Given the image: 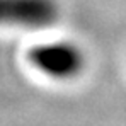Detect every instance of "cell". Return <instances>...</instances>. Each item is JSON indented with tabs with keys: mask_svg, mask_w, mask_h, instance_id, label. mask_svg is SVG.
<instances>
[{
	"mask_svg": "<svg viewBox=\"0 0 126 126\" xmlns=\"http://www.w3.org/2000/svg\"><path fill=\"white\" fill-rule=\"evenodd\" d=\"M58 19L55 0H0V26L38 29Z\"/></svg>",
	"mask_w": 126,
	"mask_h": 126,
	"instance_id": "obj_2",
	"label": "cell"
},
{
	"mask_svg": "<svg viewBox=\"0 0 126 126\" xmlns=\"http://www.w3.org/2000/svg\"><path fill=\"white\" fill-rule=\"evenodd\" d=\"M29 63L51 79H73L84 68L82 51L70 43H46L29 49Z\"/></svg>",
	"mask_w": 126,
	"mask_h": 126,
	"instance_id": "obj_1",
	"label": "cell"
}]
</instances>
